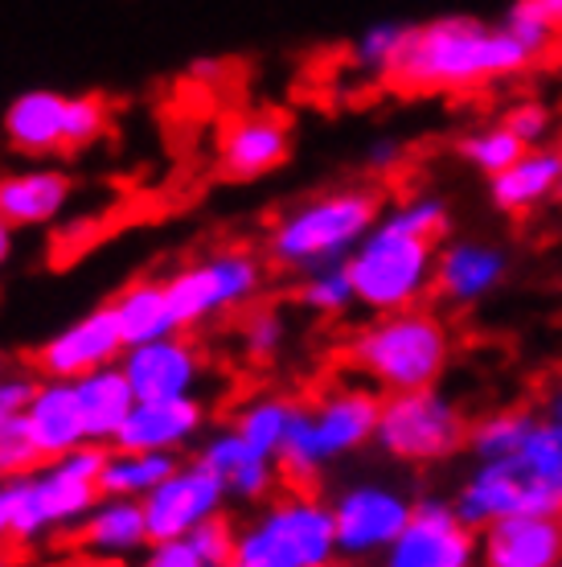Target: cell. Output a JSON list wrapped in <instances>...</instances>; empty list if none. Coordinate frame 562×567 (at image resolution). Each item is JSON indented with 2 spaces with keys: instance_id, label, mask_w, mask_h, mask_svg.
Returning <instances> with one entry per match:
<instances>
[{
  "instance_id": "cell-1",
  "label": "cell",
  "mask_w": 562,
  "mask_h": 567,
  "mask_svg": "<svg viewBox=\"0 0 562 567\" xmlns=\"http://www.w3.org/2000/svg\"><path fill=\"white\" fill-rule=\"evenodd\" d=\"M534 62L506 25L480 17H436L410 29L407 50L386 83L407 95H468L518 79Z\"/></svg>"
},
{
  "instance_id": "cell-2",
  "label": "cell",
  "mask_w": 562,
  "mask_h": 567,
  "mask_svg": "<svg viewBox=\"0 0 562 567\" xmlns=\"http://www.w3.org/2000/svg\"><path fill=\"white\" fill-rule=\"evenodd\" d=\"M382 391L357 374L321 386L309 403H300L288 440L280 449V477L295 489H312L341 461L357 456L378 436Z\"/></svg>"
},
{
  "instance_id": "cell-3",
  "label": "cell",
  "mask_w": 562,
  "mask_h": 567,
  "mask_svg": "<svg viewBox=\"0 0 562 567\" xmlns=\"http://www.w3.org/2000/svg\"><path fill=\"white\" fill-rule=\"evenodd\" d=\"M451 329L436 309L410 305V309L374 312L366 326L353 329L345 341V367L350 374L391 391H419L439 386L444 370L451 362Z\"/></svg>"
},
{
  "instance_id": "cell-4",
  "label": "cell",
  "mask_w": 562,
  "mask_h": 567,
  "mask_svg": "<svg viewBox=\"0 0 562 567\" xmlns=\"http://www.w3.org/2000/svg\"><path fill=\"white\" fill-rule=\"evenodd\" d=\"M451 502L477 530L518 514L554 518L562 511V432L542 412V424L534 427L521 453L477 461Z\"/></svg>"
},
{
  "instance_id": "cell-5",
  "label": "cell",
  "mask_w": 562,
  "mask_h": 567,
  "mask_svg": "<svg viewBox=\"0 0 562 567\" xmlns=\"http://www.w3.org/2000/svg\"><path fill=\"white\" fill-rule=\"evenodd\" d=\"M382 194L374 185H337L295 202L271 223L268 259L280 271L304 276L324 264H345L353 247L378 227Z\"/></svg>"
},
{
  "instance_id": "cell-6",
  "label": "cell",
  "mask_w": 562,
  "mask_h": 567,
  "mask_svg": "<svg viewBox=\"0 0 562 567\" xmlns=\"http://www.w3.org/2000/svg\"><path fill=\"white\" fill-rule=\"evenodd\" d=\"M341 559L333 502L316 489H288L259 502L239 526V567H333Z\"/></svg>"
},
{
  "instance_id": "cell-7",
  "label": "cell",
  "mask_w": 562,
  "mask_h": 567,
  "mask_svg": "<svg viewBox=\"0 0 562 567\" xmlns=\"http://www.w3.org/2000/svg\"><path fill=\"white\" fill-rule=\"evenodd\" d=\"M436 259L439 243L427 235L391 223L386 214L378 227L353 247L345 268L353 276L357 305L366 312H394L410 309L436 292Z\"/></svg>"
},
{
  "instance_id": "cell-8",
  "label": "cell",
  "mask_w": 562,
  "mask_h": 567,
  "mask_svg": "<svg viewBox=\"0 0 562 567\" xmlns=\"http://www.w3.org/2000/svg\"><path fill=\"white\" fill-rule=\"evenodd\" d=\"M103 456H107L103 444H79L74 453L42 461L29 477H21L13 543L38 547L54 535H71L103 497L98 489Z\"/></svg>"
},
{
  "instance_id": "cell-9",
  "label": "cell",
  "mask_w": 562,
  "mask_h": 567,
  "mask_svg": "<svg viewBox=\"0 0 562 567\" xmlns=\"http://www.w3.org/2000/svg\"><path fill=\"white\" fill-rule=\"evenodd\" d=\"M112 128V107L103 95H66L54 86H33L13 95V103L0 115L4 144L21 156H62L83 153L103 141Z\"/></svg>"
},
{
  "instance_id": "cell-10",
  "label": "cell",
  "mask_w": 562,
  "mask_h": 567,
  "mask_svg": "<svg viewBox=\"0 0 562 567\" xmlns=\"http://www.w3.org/2000/svg\"><path fill=\"white\" fill-rule=\"evenodd\" d=\"M181 329H201L222 317H239L259 305L268 288V264L251 247H214L165 276Z\"/></svg>"
},
{
  "instance_id": "cell-11",
  "label": "cell",
  "mask_w": 562,
  "mask_h": 567,
  "mask_svg": "<svg viewBox=\"0 0 562 567\" xmlns=\"http://www.w3.org/2000/svg\"><path fill=\"white\" fill-rule=\"evenodd\" d=\"M468 427L472 420L465 415V408L439 386L391 391L382 395L374 444L398 465H439L468 449Z\"/></svg>"
},
{
  "instance_id": "cell-12",
  "label": "cell",
  "mask_w": 562,
  "mask_h": 567,
  "mask_svg": "<svg viewBox=\"0 0 562 567\" xmlns=\"http://www.w3.org/2000/svg\"><path fill=\"white\" fill-rule=\"evenodd\" d=\"M329 502H333L341 559H382L415 511V497L398 482H382V477L341 485Z\"/></svg>"
},
{
  "instance_id": "cell-13",
  "label": "cell",
  "mask_w": 562,
  "mask_h": 567,
  "mask_svg": "<svg viewBox=\"0 0 562 567\" xmlns=\"http://www.w3.org/2000/svg\"><path fill=\"white\" fill-rule=\"evenodd\" d=\"M382 567H480V530L444 497H419Z\"/></svg>"
},
{
  "instance_id": "cell-14",
  "label": "cell",
  "mask_w": 562,
  "mask_h": 567,
  "mask_svg": "<svg viewBox=\"0 0 562 567\" xmlns=\"http://www.w3.org/2000/svg\"><path fill=\"white\" fill-rule=\"evenodd\" d=\"M127 341L119 333L112 305H95V309L79 312L74 321L54 329L50 338L33 350V367L42 379H83L91 370L115 367L124 358Z\"/></svg>"
},
{
  "instance_id": "cell-15",
  "label": "cell",
  "mask_w": 562,
  "mask_h": 567,
  "mask_svg": "<svg viewBox=\"0 0 562 567\" xmlns=\"http://www.w3.org/2000/svg\"><path fill=\"white\" fill-rule=\"evenodd\" d=\"M226 485L218 473L201 465V461H181L153 494L144 497V518L153 539H189L197 526L226 511Z\"/></svg>"
},
{
  "instance_id": "cell-16",
  "label": "cell",
  "mask_w": 562,
  "mask_h": 567,
  "mask_svg": "<svg viewBox=\"0 0 562 567\" xmlns=\"http://www.w3.org/2000/svg\"><path fill=\"white\" fill-rule=\"evenodd\" d=\"M119 367H124L136 399L197 395L201 383L210 379V362L201 354V346L189 338V329L169 333V338L144 341V346H127Z\"/></svg>"
},
{
  "instance_id": "cell-17",
  "label": "cell",
  "mask_w": 562,
  "mask_h": 567,
  "mask_svg": "<svg viewBox=\"0 0 562 567\" xmlns=\"http://www.w3.org/2000/svg\"><path fill=\"white\" fill-rule=\"evenodd\" d=\"M74 551L91 559L98 567H132L148 551L153 543V530H148V518H144V502L140 497H112L103 494L91 506L83 523L71 530Z\"/></svg>"
},
{
  "instance_id": "cell-18",
  "label": "cell",
  "mask_w": 562,
  "mask_h": 567,
  "mask_svg": "<svg viewBox=\"0 0 562 567\" xmlns=\"http://www.w3.org/2000/svg\"><path fill=\"white\" fill-rule=\"evenodd\" d=\"M292 156V124L283 112H242L218 136V169L230 182H259Z\"/></svg>"
},
{
  "instance_id": "cell-19",
  "label": "cell",
  "mask_w": 562,
  "mask_h": 567,
  "mask_svg": "<svg viewBox=\"0 0 562 567\" xmlns=\"http://www.w3.org/2000/svg\"><path fill=\"white\" fill-rule=\"evenodd\" d=\"M210 427V412L197 395L177 399H136L127 412L115 444L140 449V453H177L185 456Z\"/></svg>"
},
{
  "instance_id": "cell-20",
  "label": "cell",
  "mask_w": 562,
  "mask_h": 567,
  "mask_svg": "<svg viewBox=\"0 0 562 567\" xmlns=\"http://www.w3.org/2000/svg\"><path fill=\"white\" fill-rule=\"evenodd\" d=\"M197 461L210 468V473H218L230 502H242V506L268 502L275 494V482H283L280 461L259 453L235 424L210 427L206 436L197 440Z\"/></svg>"
},
{
  "instance_id": "cell-21",
  "label": "cell",
  "mask_w": 562,
  "mask_h": 567,
  "mask_svg": "<svg viewBox=\"0 0 562 567\" xmlns=\"http://www.w3.org/2000/svg\"><path fill=\"white\" fill-rule=\"evenodd\" d=\"M509 276L506 247L485 239H451L436 259V297L451 309H472L492 297Z\"/></svg>"
},
{
  "instance_id": "cell-22",
  "label": "cell",
  "mask_w": 562,
  "mask_h": 567,
  "mask_svg": "<svg viewBox=\"0 0 562 567\" xmlns=\"http://www.w3.org/2000/svg\"><path fill=\"white\" fill-rule=\"evenodd\" d=\"M562 564L559 518L518 514L480 526V567H554Z\"/></svg>"
},
{
  "instance_id": "cell-23",
  "label": "cell",
  "mask_w": 562,
  "mask_h": 567,
  "mask_svg": "<svg viewBox=\"0 0 562 567\" xmlns=\"http://www.w3.org/2000/svg\"><path fill=\"white\" fill-rule=\"evenodd\" d=\"M562 194V148L559 144H530L525 153L501 169L497 177H489V198L501 214H521L547 206L550 198Z\"/></svg>"
},
{
  "instance_id": "cell-24",
  "label": "cell",
  "mask_w": 562,
  "mask_h": 567,
  "mask_svg": "<svg viewBox=\"0 0 562 567\" xmlns=\"http://www.w3.org/2000/svg\"><path fill=\"white\" fill-rule=\"evenodd\" d=\"M74 198L71 173L62 169H17L0 173V214L17 230H38L58 223Z\"/></svg>"
},
{
  "instance_id": "cell-25",
  "label": "cell",
  "mask_w": 562,
  "mask_h": 567,
  "mask_svg": "<svg viewBox=\"0 0 562 567\" xmlns=\"http://www.w3.org/2000/svg\"><path fill=\"white\" fill-rule=\"evenodd\" d=\"M25 420L45 461L74 453L79 444H91L83 408H79V395H74V379H38V391L29 399Z\"/></svg>"
},
{
  "instance_id": "cell-26",
  "label": "cell",
  "mask_w": 562,
  "mask_h": 567,
  "mask_svg": "<svg viewBox=\"0 0 562 567\" xmlns=\"http://www.w3.org/2000/svg\"><path fill=\"white\" fill-rule=\"evenodd\" d=\"M107 305H112L127 346H144V341L181 333V317H177V305L169 297L165 276H136V280H127Z\"/></svg>"
},
{
  "instance_id": "cell-27",
  "label": "cell",
  "mask_w": 562,
  "mask_h": 567,
  "mask_svg": "<svg viewBox=\"0 0 562 567\" xmlns=\"http://www.w3.org/2000/svg\"><path fill=\"white\" fill-rule=\"evenodd\" d=\"M74 395H79V408H83L86 440L112 449L127 412L136 408V391L127 383L124 367L115 362V367L91 370L83 379H74Z\"/></svg>"
},
{
  "instance_id": "cell-28",
  "label": "cell",
  "mask_w": 562,
  "mask_h": 567,
  "mask_svg": "<svg viewBox=\"0 0 562 567\" xmlns=\"http://www.w3.org/2000/svg\"><path fill=\"white\" fill-rule=\"evenodd\" d=\"M181 465L177 453H140V449H119L112 444L103 456V473H98V489L112 497H148L156 485Z\"/></svg>"
},
{
  "instance_id": "cell-29",
  "label": "cell",
  "mask_w": 562,
  "mask_h": 567,
  "mask_svg": "<svg viewBox=\"0 0 562 567\" xmlns=\"http://www.w3.org/2000/svg\"><path fill=\"white\" fill-rule=\"evenodd\" d=\"M295 412H300V399H288V395H275V391H263V395H251L242 399L235 415H230V424L239 427L242 436L251 440L259 453L268 456H280L283 440H288V427H292Z\"/></svg>"
},
{
  "instance_id": "cell-30",
  "label": "cell",
  "mask_w": 562,
  "mask_h": 567,
  "mask_svg": "<svg viewBox=\"0 0 562 567\" xmlns=\"http://www.w3.org/2000/svg\"><path fill=\"white\" fill-rule=\"evenodd\" d=\"M538 424H542V412H530V408H497V412H485L468 427V453H472V461L513 456L525 449V440L534 436Z\"/></svg>"
},
{
  "instance_id": "cell-31",
  "label": "cell",
  "mask_w": 562,
  "mask_h": 567,
  "mask_svg": "<svg viewBox=\"0 0 562 567\" xmlns=\"http://www.w3.org/2000/svg\"><path fill=\"white\" fill-rule=\"evenodd\" d=\"M295 300L300 309H309L312 317L321 321H337L357 305V292H353V276L345 264H324V268H312L300 276L295 284Z\"/></svg>"
},
{
  "instance_id": "cell-32",
  "label": "cell",
  "mask_w": 562,
  "mask_h": 567,
  "mask_svg": "<svg viewBox=\"0 0 562 567\" xmlns=\"http://www.w3.org/2000/svg\"><path fill=\"white\" fill-rule=\"evenodd\" d=\"M501 25L534 58H547L554 54V42L562 33V0H513Z\"/></svg>"
},
{
  "instance_id": "cell-33",
  "label": "cell",
  "mask_w": 562,
  "mask_h": 567,
  "mask_svg": "<svg viewBox=\"0 0 562 567\" xmlns=\"http://www.w3.org/2000/svg\"><path fill=\"white\" fill-rule=\"evenodd\" d=\"M525 148H530V144L521 141L506 120L485 124V128H472L468 136H460V144H456V153L465 156L477 173H485V177H497L501 169H509Z\"/></svg>"
},
{
  "instance_id": "cell-34",
  "label": "cell",
  "mask_w": 562,
  "mask_h": 567,
  "mask_svg": "<svg viewBox=\"0 0 562 567\" xmlns=\"http://www.w3.org/2000/svg\"><path fill=\"white\" fill-rule=\"evenodd\" d=\"M410 29H415L410 21H374V25H366L350 50L353 66L374 74V79H391L398 58H403V50L410 42Z\"/></svg>"
},
{
  "instance_id": "cell-35",
  "label": "cell",
  "mask_w": 562,
  "mask_h": 567,
  "mask_svg": "<svg viewBox=\"0 0 562 567\" xmlns=\"http://www.w3.org/2000/svg\"><path fill=\"white\" fill-rule=\"evenodd\" d=\"M288 346V317L275 305H251L239 312V350L254 367H271Z\"/></svg>"
},
{
  "instance_id": "cell-36",
  "label": "cell",
  "mask_w": 562,
  "mask_h": 567,
  "mask_svg": "<svg viewBox=\"0 0 562 567\" xmlns=\"http://www.w3.org/2000/svg\"><path fill=\"white\" fill-rule=\"evenodd\" d=\"M391 223H398V227L415 230V235H427V239H444L451 230V210L448 202L439 198V194H410V198L394 202L391 210H382Z\"/></svg>"
},
{
  "instance_id": "cell-37",
  "label": "cell",
  "mask_w": 562,
  "mask_h": 567,
  "mask_svg": "<svg viewBox=\"0 0 562 567\" xmlns=\"http://www.w3.org/2000/svg\"><path fill=\"white\" fill-rule=\"evenodd\" d=\"M42 461L45 456L38 449L33 432H29L25 415L0 420V477H29Z\"/></svg>"
},
{
  "instance_id": "cell-38",
  "label": "cell",
  "mask_w": 562,
  "mask_h": 567,
  "mask_svg": "<svg viewBox=\"0 0 562 567\" xmlns=\"http://www.w3.org/2000/svg\"><path fill=\"white\" fill-rule=\"evenodd\" d=\"M189 543L210 567H230L235 564V547H239V526L230 523L226 514H214L189 535Z\"/></svg>"
},
{
  "instance_id": "cell-39",
  "label": "cell",
  "mask_w": 562,
  "mask_h": 567,
  "mask_svg": "<svg viewBox=\"0 0 562 567\" xmlns=\"http://www.w3.org/2000/svg\"><path fill=\"white\" fill-rule=\"evenodd\" d=\"M509 128L518 132L521 141L525 144H547V136H550V124H554V115H550V107L547 103H534V100H525V103H513L506 115Z\"/></svg>"
},
{
  "instance_id": "cell-40",
  "label": "cell",
  "mask_w": 562,
  "mask_h": 567,
  "mask_svg": "<svg viewBox=\"0 0 562 567\" xmlns=\"http://www.w3.org/2000/svg\"><path fill=\"white\" fill-rule=\"evenodd\" d=\"M132 567H210V564L194 551V543L189 539H153L148 543V551H144Z\"/></svg>"
},
{
  "instance_id": "cell-41",
  "label": "cell",
  "mask_w": 562,
  "mask_h": 567,
  "mask_svg": "<svg viewBox=\"0 0 562 567\" xmlns=\"http://www.w3.org/2000/svg\"><path fill=\"white\" fill-rule=\"evenodd\" d=\"M33 391H38V379H33V374H25V370H4V374H0V420L25 415Z\"/></svg>"
},
{
  "instance_id": "cell-42",
  "label": "cell",
  "mask_w": 562,
  "mask_h": 567,
  "mask_svg": "<svg viewBox=\"0 0 562 567\" xmlns=\"http://www.w3.org/2000/svg\"><path fill=\"white\" fill-rule=\"evenodd\" d=\"M17 494H21V477H0V547H9V543H13Z\"/></svg>"
},
{
  "instance_id": "cell-43",
  "label": "cell",
  "mask_w": 562,
  "mask_h": 567,
  "mask_svg": "<svg viewBox=\"0 0 562 567\" xmlns=\"http://www.w3.org/2000/svg\"><path fill=\"white\" fill-rule=\"evenodd\" d=\"M398 165H403V144L398 141H386V136H382V141H374L366 148V169L370 173H394Z\"/></svg>"
},
{
  "instance_id": "cell-44",
  "label": "cell",
  "mask_w": 562,
  "mask_h": 567,
  "mask_svg": "<svg viewBox=\"0 0 562 567\" xmlns=\"http://www.w3.org/2000/svg\"><path fill=\"white\" fill-rule=\"evenodd\" d=\"M226 62L222 58H194L189 66H185V74L194 79V83H214V79H222Z\"/></svg>"
},
{
  "instance_id": "cell-45",
  "label": "cell",
  "mask_w": 562,
  "mask_h": 567,
  "mask_svg": "<svg viewBox=\"0 0 562 567\" xmlns=\"http://www.w3.org/2000/svg\"><path fill=\"white\" fill-rule=\"evenodd\" d=\"M13 251H17V227L0 214V268H9Z\"/></svg>"
},
{
  "instance_id": "cell-46",
  "label": "cell",
  "mask_w": 562,
  "mask_h": 567,
  "mask_svg": "<svg viewBox=\"0 0 562 567\" xmlns=\"http://www.w3.org/2000/svg\"><path fill=\"white\" fill-rule=\"evenodd\" d=\"M542 412H547V420L562 432V379L554 386H550V395L547 403H542Z\"/></svg>"
},
{
  "instance_id": "cell-47",
  "label": "cell",
  "mask_w": 562,
  "mask_h": 567,
  "mask_svg": "<svg viewBox=\"0 0 562 567\" xmlns=\"http://www.w3.org/2000/svg\"><path fill=\"white\" fill-rule=\"evenodd\" d=\"M554 58L562 62V33H559V42H554Z\"/></svg>"
},
{
  "instance_id": "cell-48",
  "label": "cell",
  "mask_w": 562,
  "mask_h": 567,
  "mask_svg": "<svg viewBox=\"0 0 562 567\" xmlns=\"http://www.w3.org/2000/svg\"><path fill=\"white\" fill-rule=\"evenodd\" d=\"M4 370H9V362H4V354H0V374H4Z\"/></svg>"
},
{
  "instance_id": "cell-49",
  "label": "cell",
  "mask_w": 562,
  "mask_h": 567,
  "mask_svg": "<svg viewBox=\"0 0 562 567\" xmlns=\"http://www.w3.org/2000/svg\"><path fill=\"white\" fill-rule=\"evenodd\" d=\"M0 567H13V564H9V559H4V555H0Z\"/></svg>"
},
{
  "instance_id": "cell-50",
  "label": "cell",
  "mask_w": 562,
  "mask_h": 567,
  "mask_svg": "<svg viewBox=\"0 0 562 567\" xmlns=\"http://www.w3.org/2000/svg\"><path fill=\"white\" fill-rule=\"evenodd\" d=\"M554 518H559V535H562V511H559V514H554Z\"/></svg>"
},
{
  "instance_id": "cell-51",
  "label": "cell",
  "mask_w": 562,
  "mask_h": 567,
  "mask_svg": "<svg viewBox=\"0 0 562 567\" xmlns=\"http://www.w3.org/2000/svg\"><path fill=\"white\" fill-rule=\"evenodd\" d=\"M230 567H239V564H230Z\"/></svg>"
},
{
  "instance_id": "cell-52",
  "label": "cell",
  "mask_w": 562,
  "mask_h": 567,
  "mask_svg": "<svg viewBox=\"0 0 562 567\" xmlns=\"http://www.w3.org/2000/svg\"><path fill=\"white\" fill-rule=\"evenodd\" d=\"M554 567H562V564H554Z\"/></svg>"
},
{
  "instance_id": "cell-53",
  "label": "cell",
  "mask_w": 562,
  "mask_h": 567,
  "mask_svg": "<svg viewBox=\"0 0 562 567\" xmlns=\"http://www.w3.org/2000/svg\"><path fill=\"white\" fill-rule=\"evenodd\" d=\"M559 202H562V194H559Z\"/></svg>"
}]
</instances>
